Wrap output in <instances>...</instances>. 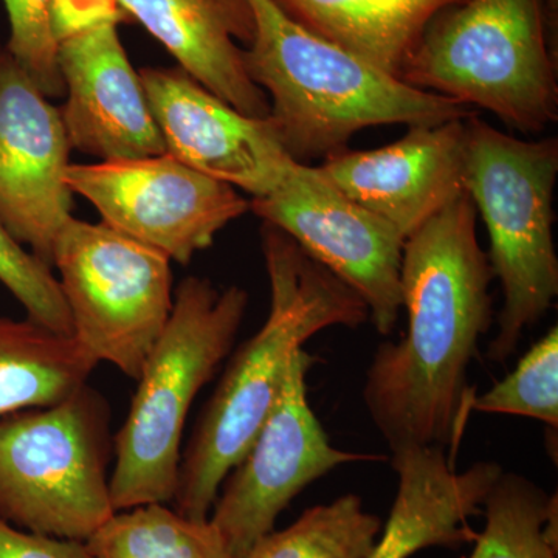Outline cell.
I'll return each instance as SVG.
<instances>
[{"instance_id": "1", "label": "cell", "mask_w": 558, "mask_h": 558, "mask_svg": "<svg viewBox=\"0 0 558 558\" xmlns=\"http://www.w3.org/2000/svg\"><path fill=\"white\" fill-rule=\"evenodd\" d=\"M492 279L468 193L403 242L400 295L409 328L377 348L363 387L366 411L391 453L436 447L454 462L476 396L470 365L494 322Z\"/></svg>"}, {"instance_id": "2", "label": "cell", "mask_w": 558, "mask_h": 558, "mask_svg": "<svg viewBox=\"0 0 558 558\" xmlns=\"http://www.w3.org/2000/svg\"><path fill=\"white\" fill-rule=\"evenodd\" d=\"M263 253L269 317L231 355L180 459L172 505L189 519H209L223 481L269 417L296 352L322 330L355 329L369 319L354 290L270 223L263 227Z\"/></svg>"}, {"instance_id": "3", "label": "cell", "mask_w": 558, "mask_h": 558, "mask_svg": "<svg viewBox=\"0 0 558 558\" xmlns=\"http://www.w3.org/2000/svg\"><path fill=\"white\" fill-rule=\"evenodd\" d=\"M255 33L244 50L250 80L266 92L269 121L293 160L347 149L359 131L381 124L435 126L475 110L416 89L315 35L274 0H250Z\"/></svg>"}, {"instance_id": "4", "label": "cell", "mask_w": 558, "mask_h": 558, "mask_svg": "<svg viewBox=\"0 0 558 558\" xmlns=\"http://www.w3.org/2000/svg\"><path fill=\"white\" fill-rule=\"evenodd\" d=\"M247 304V292L238 286L219 289L199 277L180 282L170 319L140 371L130 413L113 438L109 486L116 512L172 502L186 417L229 357Z\"/></svg>"}, {"instance_id": "5", "label": "cell", "mask_w": 558, "mask_h": 558, "mask_svg": "<svg viewBox=\"0 0 558 558\" xmlns=\"http://www.w3.org/2000/svg\"><path fill=\"white\" fill-rule=\"evenodd\" d=\"M557 138L527 142L498 131L476 113L468 120L464 189L486 223L487 259L505 299L488 344L492 362L512 357L524 330L537 325L557 299Z\"/></svg>"}, {"instance_id": "6", "label": "cell", "mask_w": 558, "mask_h": 558, "mask_svg": "<svg viewBox=\"0 0 558 558\" xmlns=\"http://www.w3.org/2000/svg\"><path fill=\"white\" fill-rule=\"evenodd\" d=\"M400 80L478 106L524 134L558 119L545 0H465L429 22Z\"/></svg>"}, {"instance_id": "7", "label": "cell", "mask_w": 558, "mask_h": 558, "mask_svg": "<svg viewBox=\"0 0 558 558\" xmlns=\"http://www.w3.org/2000/svg\"><path fill=\"white\" fill-rule=\"evenodd\" d=\"M108 400L89 384L68 399L0 417V520L87 542L116 513Z\"/></svg>"}, {"instance_id": "8", "label": "cell", "mask_w": 558, "mask_h": 558, "mask_svg": "<svg viewBox=\"0 0 558 558\" xmlns=\"http://www.w3.org/2000/svg\"><path fill=\"white\" fill-rule=\"evenodd\" d=\"M51 267L72 317L73 339L100 362L137 380L172 303L171 259L105 222L72 218Z\"/></svg>"}, {"instance_id": "9", "label": "cell", "mask_w": 558, "mask_h": 558, "mask_svg": "<svg viewBox=\"0 0 558 558\" xmlns=\"http://www.w3.org/2000/svg\"><path fill=\"white\" fill-rule=\"evenodd\" d=\"M310 352H296L269 417L220 487L209 513L230 558H241L304 488L340 465L385 457L336 449L307 399Z\"/></svg>"}, {"instance_id": "10", "label": "cell", "mask_w": 558, "mask_h": 558, "mask_svg": "<svg viewBox=\"0 0 558 558\" xmlns=\"http://www.w3.org/2000/svg\"><path fill=\"white\" fill-rule=\"evenodd\" d=\"M250 209L354 290L380 336L395 332L405 240L389 223L344 196L318 167L300 161L266 196L253 197Z\"/></svg>"}, {"instance_id": "11", "label": "cell", "mask_w": 558, "mask_h": 558, "mask_svg": "<svg viewBox=\"0 0 558 558\" xmlns=\"http://www.w3.org/2000/svg\"><path fill=\"white\" fill-rule=\"evenodd\" d=\"M69 189L89 201L101 222L189 264L216 234L250 209L229 183L180 163L170 154L70 163Z\"/></svg>"}, {"instance_id": "12", "label": "cell", "mask_w": 558, "mask_h": 558, "mask_svg": "<svg viewBox=\"0 0 558 558\" xmlns=\"http://www.w3.org/2000/svg\"><path fill=\"white\" fill-rule=\"evenodd\" d=\"M61 112L0 46V222L43 263L72 216Z\"/></svg>"}, {"instance_id": "13", "label": "cell", "mask_w": 558, "mask_h": 558, "mask_svg": "<svg viewBox=\"0 0 558 558\" xmlns=\"http://www.w3.org/2000/svg\"><path fill=\"white\" fill-rule=\"evenodd\" d=\"M165 150L208 178L266 196L293 163L269 119H252L211 94L185 70L140 72Z\"/></svg>"}, {"instance_id": "14", "label": "cell", "mask_w": 558, "mask_h": 558, "mask_svg": "<svg viewBox=\"0 0 558 558\" xmlns=\"http://www.w3.org/2000/svg\"><path fill=\"white\" fill-rule=\"evenodd\" d=\"M469 119L411 126L405 137L384 148L339 150L326 157L319 171L407 240L465 193Z\"/></svg>"}, {"instance_id": "15", "label": "cell", "mask_w": 558, "mask_h": 558, "mask_svg": "<svg viewBox=\"0 0 558 558\" xmlns=\"http://www.w3.org/2000/svg\"><path fill=\"white\" fill-rule=\"evenodd\" d=\"M117 27L98 25L58 44L70 148L101 161L161 156L163 138Z\"/></svg>"}, {"instance_id": "16", "label": "cell", "mask_w": 558, "mask_h": 558, "mask_svg": "<svg viewBox=\"0 0 558 558\" xmlns=\"http://www.w3.org/2000/svg\"><path fill=\"white\" fill-rule=\"evenodd\" d=\"M175 61L211 94L252 119H269L266 92L250 80L244 49L255 33L250 0H119Z\"/></svg>"}, {"instance_id": "17", "label": "cell", "mask_w": 558, "mask_h": 558, "mask_svg": "<svg viewBox=\"0 0 558 558\" xmlns=\"http://www.w3.org/2000/svg\"><path fill=\"white\" fill-rule=\"evenodd\" d=\"M391 465L399 476L398 494L366 558H410L418 550L475 542L470 519L483 513L501 465L480 461L458 470L436 447L396 451Z\"/></svg>"}, {"instance_id": "18", "label": "cell", "mask_w": 558, "mask_h": 558, "mask_svg": "<svg viewBox=\"0 0 558 558\" xmlns=\"http://www.w3.org/2000/svg\"><path fill=\"white\" fill-rule=\"evenodd\" d=\"M293 21L399 78L425 28L465 0H274ZM400 80V78H399Z\"/></svg>"}, {"instance_id": "19", "label": "cell", "mask_w": 558, "mask_h": 558, "mask_svg": "<svg viewBox=\"0 0 558 558\" xmlns=\"http://www.w3.org/2000/svg\"><path fill=\"white\" fill-rule=\"evenodd\" d=\"M97 365L73 337L0 317V417L68 399Z\"/></svg>"}, {"instance_id": "20", "label": "cell", "mask_w": 558, "mask_h": 558, "mask_svg": "<svg viewBox=\"0 0 558 558\" xmlns=\"http://www.w3.org/2000/svg\"><path fill=\"white\" fill-rule=\"evenodd\" d=\"M86 545L94 558H230L209 519H189L161 502L119 510Z\"/></svg>"}, {"instance_id": "21", "label": "cell", "mask_w": 558, "mask_h": 558, "mask_svg": "<svg viewBox=\"0 0 558 558\" xmlns=\"http://www.w3.org/2000/svg\"><path fill=\"white\" fill-rule=\"evenodd\" d=\"M384 520L359 495L312 506L290 526L264 535L241 558H366Z\"/></svg>"}, {"instance_id": "22", "label": "cell", "mask_w": 558, "mask_h": 558, "mask_svg": "<svg viewBox=\"0 0 558 558\" xmlns=\"http://www.w3.org/2000/svg\"><path fill=\"white\" fill-rule=\"evenodd\" d=\"M556 498L526 476L502 472L484 499V527L470 558H558L545 534Z\"/></svg>"}, {"instance_id": "23", "label": "cell", "mask_w": 558, "mask_h": 558, "mask_svg": "<svg viewBox=\"0 0 558 558\" xmlns=\"http://www.w3.org/2000/svg\"><path fill=\"white\" fill-rule=\"evenodd\" d=\"M472 411L510 414L558 427V328L553 326L519 360L515 369L472 400Z\"/></svg>"}, {"instance_id": "24", "label": "cell", "mask_w": 558, "mask_h": 558, "mask_svg": "<svg viewBox=\"0 0 558 558\" xmlns=\"http://www.w3.org/2000/svg\"><path fill=\"white\" fill-rule=\"evenodd\" d=\"M0 282L10 290L27 318L44 328L73 337L72 317L60 281L49 264L25 250L0 222Z\"/></svg>"}, {"instance_id": "25", "label": "cell", "mask_w": 558, "mask_h": 558, "mask_svg": "<svg viewBox=\"0 0 558 558\" xmlns=\"http://www.w3.org/2000/svg\"><path fill=\"white\" fill-rule=\"evenodd\" d=\"M10 22L7 50L38 84L44 95H64L58 65V40L51 24L53 0H2Z\"/></svg>"}, {"instance_id": "26", "label": "cell", "mask_w": 558, "mask_h": 558, "mask_svg": "<svg viewBox=\"0 0 558 558\" xmlns=\"http://www.w3.org/2000/svg\"><path fill=\"white\" fill-rule=\"evenodd\" d=\"M126 20L119 0H53L51 3V24L58 44L98 25H119Z\"/></svg>"}, {"instance_id": "27", "label": "cell", "mask_w": 558, "mask_h": 558, "mask_svg": "<svg viewBox=\"0 0 558 558\" xmlns=\"http://www.w3.org/2000/svg\"><path fill=\"white\" fill-rule=\"evenodd\" d=\"M0 558H94L86 542L50 537L0 520Z\"/></svg>"}, {"instance_id": "28", "label": "cell", "mask_w": 558, "mask_h": 558, "mask_svg": "<svg viewBox=\"0 0 558 558\" xmlns=\"http://www.w3.org/2000/svg\"><path fill=\"white\" fill-rule=\"evenodd\" d=\"M546 24H548L549 43L557 53L558 0H545Z\"/></svg>"}]
</instances>
